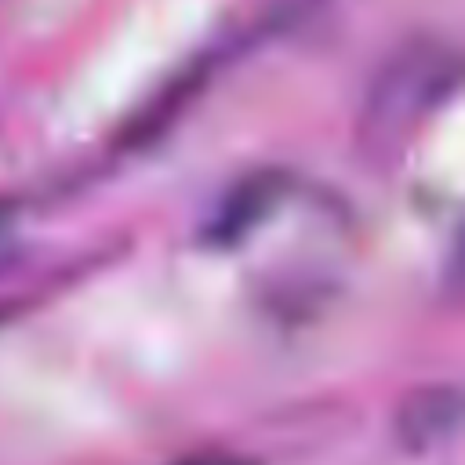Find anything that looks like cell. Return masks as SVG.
Masks as SVG:
<instances>
[{
  "label": "cell",
  "instance_id": "6da1fadb",
  "mask_svg": "<svg viewBox=\"0 0 465 465\" xmlns=\"http://www.w3.org/2000/svg\"><path fill=\"white\" fill-rule=\"evenodd\" d=\"M189 465H232V461H189Z\"/></svg>",
  "mask_w": 465,
  "mask_h": 465
}]
</instances>
